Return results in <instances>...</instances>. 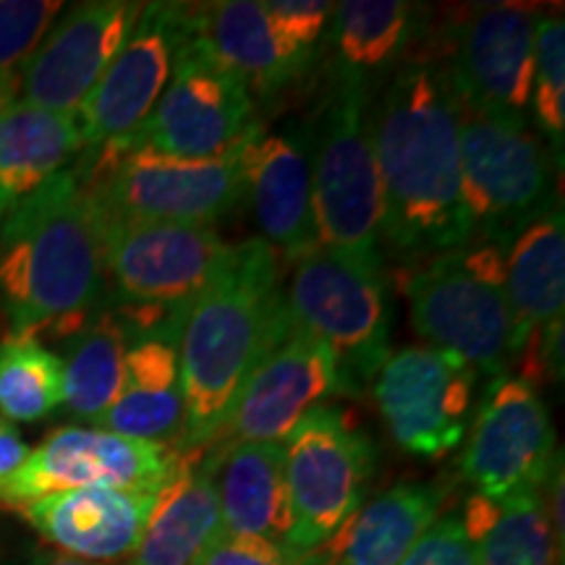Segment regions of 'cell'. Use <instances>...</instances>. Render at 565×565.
I'll return each mask as SVG.
<instances>
[{
	"instance_id": "6da1fadb",
	"label": "cell",
	"mask_w": 565,
	"mask_h": 565,
	"mask_svg": "<svg viewBox=\"0 0 565 565\" xmlns=\"http://www.w3.org/2000/svg\"><path fill=\"white\" fill-rule=\"evenodd\" d=\"M370 126L383 186V242L414 259L469 242L458 97L448 68L406 61L370 108Z\"/></svg>"
},
{
	"instance_id": "7a4b0ae2",
	"label": "cell",
	"mask_w": 565,
	"mask_h": 565,
	"mask_svg": "<svg viewBox=\"0 0 565 565\" xmlns=\"http://www.w3.org/2000/svg\"><path fill=\"white\" fill-rule=\"evenodd\" d=\"M291 328L280 259L263 238L233 246L225 270L196 296L181 330L183 433L173 450L217 440L249 374Z\"/></svg>"
},
{
	"instance_id": "3957f363",
	"label": "cell",
	"mask_w": 565,
	"mask_h": 565,
	"mask_svg": "<svg viewBox=\"0 0 565 565\" xmlns=\"http://www.w3.org/2000/svg\"><path fill=\"white\" fill-rule=\"evenodd\" d=\"M103 212L87 171L63 168L0 225V303L11 333L84 322L105 286Z\"/></svg>"
},
{
	"instance_id": "277c9868",
	"label": "cell",
	"mask_w": 565,
	"mask_h": 565,
	"mask_svg": "<svg viewBox=\"0 0 565 565\" xmlns=\"http://www.w3.org/2000/svg\"><path fill=\"white\" fill-rule=\"evenodd\" d=\"M282 294L296 328L333 351L345 395L372 385L391 356L393 307L383 263L317 246L296 259Z\"/></svg>"
},
{
	"instance_id": "5b68a950",
	"label": "cell",
	"mask_w": 565,
	"mask_h": 565,
	"mask_svg": "<svg viewBox=\"0 0 565 565\" xmlns=\"http://www.w3.org/2000/svg\"><path fill=\"white\" fill-rule=\"evenodd\" d=\"M249 134L217 158L186 160L145 147H100L97 158L82 166L103 221L212 228L244 200L242 154Z\"/></svg>"
},
{
	"instance_id": "8992f818",
	"label": "cell",
	"mask_w": 565,
	"mask_h": 565,
	"mask_svg": "<svg viewBox=\"0 0 565 565\" xmlns=\"http://www.w3.org/2000/svg\"><path fill=\"white\" fill-rule=\"evenodd\" d=\"M458 152L469 242L511 246L529 223L561 204L553 154L526 118L487 116L458 103Z\"/></svg>"
},
{
	"instance_id": "52a82bcc",
	"label": "cell",
	"mask_w": 565,
	"mask_h": 565,
	"mask_svg": "<svg viewBox=\"0 0 565 565\" xmlns=\"http://www.w3.org/2000/svg\"><path fill=\"white\" fill-rule=\"evenodd\" d=\"M288 550H330L362 508L374 471V443L335 406H317L282 440ZM333 553V550H330Z\"/></svg>"
},
{
	"instance_id": "ba28073f",
	"label": "cell",
	"mask_w": 565,
	"mask_h": 565,
	"mask_svg": "<svg viewBox=\"0 0 565 565\" xmlns=\"http://www.w3.org/2000/svg\"><path fill=\"white\" fill-rule=\"evenodd\" d=\"M364 89L333 84L320 134L312 137L317 242L364 263H383V186Z\"/></svg>"
},
{
	"instance_id": "9c48e42d",
	"label": "cell",
	"mask_w": 565,
	"mask_h": 565,
	"mask_svg": "<svg viewBox=\"0 0 565 565\" xmlns=\"http://www.w3.org/2000/svg\"><path fill=\"white\" fill-rule=\"evenodd\" d=\"M412 324L424 345L500 377L515 359V322L505 291L466 270L456 249L435 254L404 278Z\"/></svg>"
},
{
	"instance_id": "30bf717a",
	"label": "cell",
	"mask_w": 565,
	"mask_h": 565,
	"mask_svg": "<svg viewBox=\"0 0 565 565\" xmlns=\"http://www.w3.org/2000/svg\"><path fill=\"white\" fill-rule=\"evenodd\" d=\"M254 126V100L244 82L189 38L147 121L118 147L204 160L228 152Z\"/></svg>"
},
{
	"instance_id": "8fae6325",
	"label": "cell",
	"mask_w": 565,
	"mask_h": 565,
	"mask_svg": "<svg viewBox=\"0 0 565 565\" xmlns=\"http://www.w3.org/2000/svg\"><path fill=\"white\" fill-rule=\"evenodd\" d=\"M553 416L540 391L513 374L492 377L461 456L475 494L494 503L542 492L557 461Z\"/></svg>"
},
{
	"instance_id": "7c38bea8",
	"label": "cell",
	"mask_w": 565,
	"mask_h": 565,
	"mask_svg": "<svg viewBox=\"0 0 565 565\" xmlns=\"http://www.w3.org/2000/svg\"><path fill=\"white\" fill-rule=\"evenodd\" d=\"M477 372L429 345L391 353L374 377V401L393 443L408 456L437 461L461 445L475 406Z\"/></svg>"
},
{
	"instance_id": "4fadbf2b",
	"label": "cell",
	"mask_w": 565,
	"mask_h": 565,
	"mask_svg": "<svg viewBox=\"0 0 565 565\" xmlns=\"http://www.w3.org/2000/svg\"><path fill=\"white\" fill-rule=\"evenodd\" d=\"M179 450L171 445L87 427H61L32 450L19 475L0 492V505L24 508L55 492L84 487L158 494L179 469Z\"/></svg>"
},
{
	"instance_id": "5bb4252c",
	"label": "cell",
	"mask_w": 565,
	"mask_h": 565,
	"mask_svg": "<svg viewBox=\"0 0 565 565\" xmlns=\"http://www.w3.org/2000/svg\"><path fill=\"white\" fill-rule=\"evenodd\" d=\"M103 223L105 278L131 303H194L233 257V246L210 225Z\"/></svg>"
},
{
	"instance_id": "9a60e30c",
	"label": "cell",
	"mask_w": 565,
	"mask_h": 565,
	"mask_svg": "<svg viewBox=\"0 0 565 565\" xmlns=\"http://www.w3.org/2000/svg\"><path fill=\"white\" fill-rule=\"evenodd\" d=\"M186 40V3H141L129 40L76 113L84 150L131 139L171 82Z\"/></svg>"
},
{
	"instance_id": "2e32d148",
	"label": "cell",
	"mask_w": 565,
	"mask_h": 565,
	"mask_svg": "<svg viewBox=\"0 0 565 565\" xmlns=\"http://www.w3.org/2000/svg\"><path fill=\"white\" fill-rule=\"evenodd\" d=\"M534 6H475L456 26L448 76L458 103L487 116L526 118L534 87Z\"/></svg>"
},
{
	"instance_id": "e0dca14e",
	"label": "cell",
	"mask_w": 565,
	"mask_h": 565,
	"mask_svg": "<svg viewBox=\"0 0 565 565\" xmlns=\"http://www.w3.org/2000/svg\"><path fill=\"white\" fill-rule=\"evenodd\" d=\"M333 395H345L333 351L291 322L249 374L215 443H282Z\"/></svg>"
},
{
	"instance_id": "ac0fdd59",
	"label": "cell",
	"mask_w": 565,
	"mask_h": 565,
	"mask_svg": "<svg viewBox=\"0 0 565 565\" xmlns=\"http://www.w3.org/2000/svg\"><path fill=\"white\" fill-rule=\"evenodd\" d=\"M141 3L89 0L61 17L21 71V103L76 116L137 24Z\"/></svg>"
},
{
	"instance_id": "d6986e66",
	"label": "cell",
	"mask_w": 565,
	"mask_h": 565,
	"mask_svg": "<svg viewBox=\"0 0 565 565\" xmlns=\"http://www.w3.org/2000/svg\"><path fill=\"white\" fill-rule=\"evenodd\" d=\"M189 307L173 309L152 328L126 330L124 387L118 401L95 422V429L175 448L183 433V387L179 343Z\"/></svg>"
},
{
	"instance_id": "ffe728a7",
	"label": "cell",
	"mask_w": 565,
	"mask_h": 565,
	"mask_svg": "<svg viewBox=\"0 0 565 565\" xmlns=\"http://www.w3.org/2000/svg\"><path fill=\"white\" fill-rule=\"evenodd\" d=\"M244 200L252 202L254 217L263 228V242L278 259L296 263L315 252L317 225L312 204V141L249 134L242 154Z\"/></svg>"
},
{
	"instance_id": "44dd1931",
	"label": "cell",
	"mask_w": 565,
	"mask_h": 565,
	"mask_svg": "<svg viewBox=\"0 0 565 565\" xmlns=\"http://www.w3.org/2000/svg\"><path fill=\"white\" fill-rule=\"evenodd\" d=\"M158 494L84 487L55 492L19 508L42 540L61 555L84 563L108 565L129 561L139 547Z\"/></svg>"
},
{
	"instance_id": "7402d4cb",
	"label": "cell",
	"mask_w": 565,
	"mask_h": 565,
	"mask_svg": "<svg viewBox=\"0 0 565 565\" xmlns=\"http://www.w3.org/2000/svg\"><path fill=\"white\" fill-rule=\"evenodd\" d=\"M186 21L189 38L238 76L252 100L288 89L312 61L288 45L257 0L186 3Z\"/></svg>"
},
{
	"instance_id": "603a6c76",
	"label": "cell",
	"mask_w": 565,
	"mask_h": 565,
	"mask_svg": "<svg viewBox=\"0 0 565 565\" xmlns=\"http://www.w3.org/2000/svg\"><path fill=\"white\" fill-rule=\"evenodd\" d=\"M202 458L221 503L223 532L288 547L282 443H215Z\"/></svg>"
},
{
	"instance_id": "cb8c5ba5",
	"label": "cell",
	"mask_w": 565,
	"mask_h": 565,
	"mask_svg": "<svg viewBox=\"0 0 565 565\" xmlns=\"http://www.w3.org/2000/svg\"><path fill=\"white\" fill-rule=\"evenodd\" d=\"M202 450H183L171 482L158 492L152 515L126 565H194L223 532L221 503Z\"/></svg>"
},
{
	"instance_id": "d4e9b609",
	"label": "cell",
	"mask_w": 565,
	"mask_h": 565,
	"mask_svg": "<svg viewBox=\"0 0 565 565\" xmlns=\"http://www.w3.org/2000/svg\"><path fill=\"white\" fill-rule=\"evenodd\" d=\"M330 26V76L338 87L372 95L406 63L416 34V6L406 0H343Z\"/></svg>"
},
{
	"instance_id": "484cf974",
	"label": "cell",
	"mask_w": 565,
	"mask_h": 565,
	"mask_svg": "<svg viewBox=\"0 0 565 565\" xmlns=\"http://www.w3.org/2000/svg\"><path fill=\"white\" fill-rule=\"evenodd\" d=\"M84 150L76 116H63L30 103L0 110V223L32 192L68 168Z\"/></svg>"
},
{
	"instance_id": "4316f807",
	"label": "cell",
	"mask_w": 565,
	"mask_h": 565,
	"mask_svg": "<svg viewBox=\"0 0 565 565\" xmlns=\"http://www.w3.org/2000/svg\"><path fill=\"white\" fill-rule=\"evenodd\" d=\"M505 299L515 322V356L526 338L565 309V223L563 204L529 223L508 246Z\"/></svg>"
},
{
	"instance_id": "83f0119b",
	"label": "cell",
	"mask_w": 565,
	"mask_h": 565,
	"mask_svg": "<svg viewBox=\"0 0 565 565\" xmlns=\"http://www.w3.org/2000/svg\"><path fill=\"white\" fill-rule=\"evenodd\" d=\"M445 490L401 482L362 505L333 542L335 565H401L424 532L440 519Z\"/></svg>"
},
{
	"instance_id": "f1b7e54d",
	"label": "cell",
	"mask_w": 565,
	"mask_h": 565,
	"mask_svg": "<svg viewBox=\"0 0 565 565\" xmlns=\"http://www.w3.org/2000/svg\"><path fill=\"white\" fill-rule=\"evenodd\" d=\"M461 521L477 542L482 565H563L542 492L505 503L471 494Z\"/></svg>"
},
{
	"instance_id": "f546056e",
	"label": "cell",
	"mask_w": 565,
	"mask_h": 565,
	"mask_svg": "<svg viewBox=\"0 0 565 565\" xmlns=\"http://www.w3.org/2000/svg\"><path fill=\"white\" fill-rule=\"evenodd\" d=\"M129 345L121 317H100L74 330L63 364V406L76 419L95 424L116 404L124 387V356Z\"/></svg>"
},
{
	"instance_id": "4dcf8cb0",
	"label": "cell",
	"mask_w": 565,
	"mask_h": 565,
	"mask_svg": "<svg viewBox=\"0 0 565 565\" xmlns=\"http://www.w3.org/2000/svg\"><path fill=\"white\" fill-rule=\"evenodd\" d=\"M63 406V364L34 333L0 341V414L9 422H40Z\"/></svg>"
},
{
	"instance_id": "1f68e13d",
	"label": "cell",
	"mask_w": 565,
	"mask_h": 565,
	"mask_svg": "<svg viewBox=\"0 0 565 565\" xmlns=\"http://www.w3.org/2000/svg\"><path fill=\"white\" fill-rule=\"evenodd\" d=\"M532 108L536 126L553 147L557 168L563 166L565 139V24L563 17L545 13L536 19Z\"/></svg>"
},
{
	"instance_id": "d6a6232c",
	"label": "cell",
	"mask_w": 565,
	"mask_h": 565,
	"mask_svg": "<svg viewBox=\"0 0 565 565\" xmlns=\"http://www.w3.org/2000/svg\"><path fill=\"white\" fill-rule=\"evenodd\" d=\"M58 0H0V92L17 103L21 71L51 30Z\"/></svg>"
},
{
	"instance_id": "836d02e7",
	"label": "cell",
	"mask_w": 565,
	"mask_h": 565,
	"mask_svg": "<svg viewBox=\"0 0 565 565\" xmlns=\"http://www.w3.org/2000/svg\"><path fill=\"white\" fill-rule=\"evenodd\" d=\"M194 565H335V555L330 550L301 555L259 536L223 534Z\"/></svg>"
},
{
	"instance_id": "e575fe53",
	"label": "cell",
	"mask_w": 565,
	"mask_h": 565,
	"mask_svg": "<svg viewBox=\"0 0 565 565\" xmlns=\"http://www.w3.org/2000/svg\"><path fill=\"white\" fill-rule=\"evenodd\" d=\"M401 565H482L479 547L466 532L461 515H443L412 547Z\"/></svg>"
},
{
	"instance_id": "d590c367",
	"label": "cell",
	"mask_w": 565,
	"mask_h": 565,
	"mask_svg": "<svg viewBox=\"0 0 565 565\" xmlns=\"http://www.w3.org/2000/svg\"><path fill=\"white\" fill-rule=\"evenodd\" d=\"M333 9L335 3H324V0H270V3H265L275 30L307 58L315 55L317 42H320L324 26L333 17Z\"/></svg>"
},
{
	"instance_id": "8d00e7d4",
	"label": "cell",
	"mask_w": 565,
	"mask_h": 565,
	"mask_svg": "<svg viewBox=\"0 0 565 565\" xmlns=\"http://www.w3.org/2000/svg\"><path fill=\"white\" fill-rule=\"evenodd\" d=\"M30 454L32 448L24 443L17 424L0 416V492L19 475V469L26 463Z\"/></svg>"
},
{
	"instance_id": "74e56055",
	"label": "cell",
	"mask_w": 565,
	"mask_h": 565,
	"mask_svg": "<svg viewBox=\"0 0 565 565\" xmlns=\"http://www.w3.org/2000/svg\"><path fill=\"white\" fill-rule=\"evenodd\" d=\"M32 565H97V563H84V561H76V557H68L61 553H45V555L34 557Z\"/></svg>"
},
{
	"instance_id": "f35d334b",
	"label": "cell",
	"mask_w": 565,
	"mask_h": 565,
	"mask_svg": "<svg viewBox=\"0 0 565 565\" xmlns=\"http://www.w3.org/2000/svg\"><path fill=\"white\" fill-rule=\"evenodd\" d=\"M6 105H11L9 100H6V97H3V92H0V110H3L6 108Z\"/></svg>"
}]
</instances>
